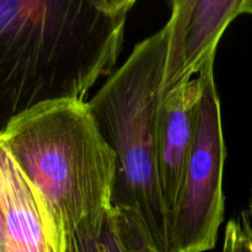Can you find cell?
Returning <instances> with one entry per match:
<instances>
[{"label":"cell","instance_id":"1","mask_svg":"<svg viewBox=\"0 0 252 252\" xmlns=\"http://www.w3.org/2000/svg\"><path fill=\"white\" fill-rule=\"evenodd\" d=\"M134 0L0 1V122L113 74Z\"/></svg>","mask_w":252,"mask_h":252},{"label":"cell","instance_id":"2","mask_svg":"<svg viewBox=\"0 0 252 252\" xmlns=\"http://www.w3.org/2000/svg\"><path fill=\"white\" fill-rule=\"evenodd\" d=\"M27 179L42 192L66 234L95 228L113 208L117 155L88 101H56L12 117L0 133Z\"/></svg>","mask_w":252,"mask_h":252},{"label":"cell","instance_id":"3","mask_svg":"<svg viewBox=\"0 0 252 252\" xmlns=\"http://www.w3.org/2000/svg\"><path fill=\"white\" fill-rule=\"evenodd\" d=\"M175 36L176 24L170 16L161 30L135 44L127 61L88 101L101 133L117 155L113 207L134 217L162 252H169V228L155 144Z\"/></svg>","mask_w":252,"mask_h":252},{"label":"cell","instance_id":"4","mask_svg":"<svg viewBox=\"0 0 252 252\" xmlns=\"http://www.w3.org/2000/svg\"><path fill=\"white\" fill-rule=\"evenodd\" d=\"M214 59L198 74L202 84L196 138L182 189L169 225V252L214 249L224 220L223 172L226 157L220 101L214 81Z\"/></svg>","mask_w":252,"mask_h":252},{"label":"cell","instance_id":"5","mask_svg":"<svg viewBox=\"0 0 252 252\" xmlns=\"http://www.w3.org/2000/svg\"><path fill=\"white\" fill-rule=\"evenodd\" d=\"M66 244L46 197L0 147V252H66Z\"/></svg>","mask_w":252,"mask_h":252},{"label":"cell","instance_id":"6","mask_svg":"<svg viewBox=\"0 0 252 252\" xmlns=\"http://www.w3.org/2000/svg\"><path fill=\"white\" fill-rule=\"evenodd\" d=\"M202 84L198 76L167 94L159 108L155 144L158 180L167 213V228L182 189L194 144Z\"/></svg>","mask_w":252,"mask_h":252},{"label":"cell","instance_id":"7","mask_svg":"<svg viewBox=\"0 0 252 252\" xmlns=\"http://www.w3.org/2000/svg\"><path fill=\"white\" fill-rule=\"evenodd\" d=\"M243 0H185L180 85L214 58L221 34L241 14Z\"/></svg>","mask_w":252,"mask_h":252},{"label":"cell","instance_id":"8","mask_svg":"<svg viewBox=\"0 0 252 252\" xmlns=\"http://www.w3.org/2000/svg\"><path fill=\"white\" fill-rule=\"evenodd\" d=\"M140 228L134 217L113 207L98 226L68 234L66 252H137Z\"/></svg>","mask_w":252,"mask_h":252},{"label":"cell","instance_id":"9","mask_svg":"<svg viewBox=\"0 0 252 252\" xmlns=\"http://www.w3.org/2000/svg\"><path fill=\"white\" fill-rule=\"evenodd\" d=\"M221 252H252V218L249 211H241L228 221Z\"/></svg>","mask_w":252,"mask_h":252},{"label":"cell","instance_id":"10","mask_svg":"<svg viewBox=\"0 0 252 252\" xmlns=\"http://www.w3.org/2000/svg\"><path fill=\"white\" fill-rule=\"evenodd\" d=\"M137 252H162L155 246V244L153 243V240L150 239V236L148 235L143 226L140 228L139 235H138Z\"/></svg>","mask_w":252,"mask_h":252},{"label":"cell","instance_id":"11","mask_svg":"<svg viewBox=\"0 0 252 252\" xmlns=\"http://www.w3.org/2000/svg\"><path fill=\"white\" fill-rule=\"evenodd\" d=\"M241 14L252 15V0H243V4H241Z\"/></svg>","mask_w":252,"mask_h":252},{"label":"cell","instance_id":"12","mask_svg":"<svg viewBox=\"0 0 252 252\" xmlns=\"http://www.w3.org/2000/svg\"><path fill=\"white\" fill-rule=\"evenodd\" d=\"M249 213H250L252 218V191H251V199H250V208H249Z\"/></svg>","mask_w":252,"mask_h":252}]
</instances>
